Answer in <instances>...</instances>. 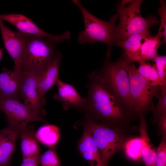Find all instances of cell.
I'll return each mask as SVG.
<instances>
[{
  "label": "cell",
  "instance_id": "21",
  "mask_svg": "<svg viewBox=\"0 0 166 166\" xmlns=\"http://www.w3.org/2000/svg\"><path fill=\"white\" fill-rule=\"evenodd\" d=\"M144 145L143 139L140 136H133L125 143L123 150L127 158L133 162L142 161V152Z\"/></svg>",
  "mask_w": 166,
  "mask_h": 166
},
{
  "label": "cell",
  "instance_id": "4",
  "mask_svg": "<svg viewBox=\"0 0 166 166\" xmlns=\"http://www.w3.org/2000/svg\"><path fill=\"white\" fill-rule=\"evenodd\" d=\"M24 36L21 72L38 77L57 54V44L46 38L24 33Z\"/></svg>",
  "mask_w": 166,
  "mask_h": 166
},
{
  "label": "cell",
  "instance_id": "18",
  "mask_svg": "<svg viewBox=\"0 0 166 166\" xmlns=\"http://www.w3.org/2000/svg\"><path fill=\"white\" fill-rule=\"evenodd\" d=\"M35 132L34 126L31 125L27 126L20 134L23 158L39 156L41 150L36 137Z\"/></svg>",
  "mask_w": 166,
  "mask_h": 166
},
{
  "label": "cell",
  "instance_id": "6",
  "mask_svg": "<svg viewBox=\"0 0 166 166\" xmlns=\"http://www.w3.org/2000/svg\"><path fill=\"white\" fill-rule=\"evenodd\" d=\"M142 1L132 0L127 6L119 2L117 3V14L119 18V23L116 31L117 42L132 35L150 31V28L159 24V22L155 16L150 15L146 18L142 16L140 6Z\"/></svg>",
  "mask_w": 166,
  "mask_h": 166
},
{
  "label": "cell",
  "instance_id": "1",
  "mask_svg": "<svg viewBox=\"0 0 166 166\" xmlns=\"http://www.w3.org/2000/svg\"><path fill=\"white\" fill-rule=\"evenodd\" d=\"M88 94L81 111L85 116L111 127L129 128L133 120L138 119L121 101L92 73L87 75Z\"/></svg>",
  "mask_w": 166,
  "mask_h": 166
},
{
  "label": "cell",
  "instance_id": "20",
  "mask_svg": "<svg viewBox=\"0 0 166 166\" xmlns=\"http://www.w3.org/2000/svg\"><path fill=\"white\" fill-rule=\"evenodd\" d=\"M38 141L49 147L55 145L58 141L60 134L58 128L51 124H45L40 127L35 132Z\"/></svg>",
  "mask_w": 166,
  "mask_h": 166
},
{
  "label": "cell",
  "instance_id": "11",
  "mask_svg": "<svg viewBox=\"0 0 166 166\" xmlns=\"http://www.w3.org/2000/svg\"><path fill=\"white\" fill-rule=\"evenodd\" d=\"M0 29L4 44L15 64L14 70L21 73V65L24 44V33L15 32L0 20Z\"/></svg>",
  "mask_w": 166,
  "mask_h": 166
},
{
  "label": "cell",
  "instance_id": "10",
  "mask_svg": "<svg viewBox=\"0 0 166 166\" xmlns=\"http://www.w3.org/2000/svg\"><path fill=\"white\" fill-rule=\"evenodd\" d=\"M37 76L22 72L19 93L24 104L34 113L42 117L46 113L42 106L37 88Z\"/></svg>",
  "mask_w": 166,
  "mask_h": 166
},
{
  "label": "cell",
  "instance_id": "23",
  "mask_svg": "<svg viewBox=\"0 0 166 166\" xmlns=\"http://www.w3.org/2000/svg\"><path fill=\"white\" fill-rule=\"evenodd\" d=\"M157 98L158 102L151 111L153 114L152 123H156L160 117L166 113V85L160 86V94Z\"/></svg>",
  "mask_w": 166,
  "mask_h": 166
},
{
  "label": "cell",
  "instance_id": "27",
  "mask_svg": "<svg viewBox=\"0 0 166 166\" xmlns=\"http://www.w3.org/2000/svg\"><path fill=\"white\" fill-rule=\"evenodd\" d=\"M154 166H166V137L161 138L156 149V157Z\"/></svg>",
  "mask_w": 166,
  "mask_h": 166
},
{
  "label": "cell",
  "instance_id": "14",
  "mask_svg": "<svg viewBox=\"0 0 166 166\" xmlns=\"http://www.w3.org/2000/svg\"><path fill=\"white\" fill-rule=\"evenodd\" d=\"M21 73L13 70L0 73V100L14 98L19 100V86Z\"/></svg>",
  "mask_w": 166,
  "mask_h": 166
},
{
  "label": "cell",
  "instance_id": "16",
  "mask_svg": "<svg viewBox=\"0 0 166 166\" xmlns=\"http://www.w3.org/2000/svg\"><path fill=\"white\" fill-rule=\"evenodd\" d=\"M19 136L8 127L0 130V166H10Z\"/></svg>",
  "mask_w": 166,
  "mask_h": 166
},
{
  "label": "cell",
  "instance_id": "25",
  "mask_svg": "<svg viewBox=\"0 0 166 166\" xmlns=\"http://www.w3.org/2000/svg\"><path fill=\"white\" fill-rule=\"evenodd\" d=\"M160 6L158 12L160 18V23L159 31L156 34L161 39L163 38V42L166 41V4L163 0L160 1Z\"/></svg>",
  "mask_w": 166,
  "mask_h": 166
},
{
  "label": "cell",
  "instance_id": "26",
  "mask_svg": "<svg viewBox=\"0 0 166 166\" xmlns=\"http://www.w3.org/2000/svg\"><path fill=\"white\" fill-rule=\"evenodd\" d=\"M162 85H166V56L158 55L153 61Z\"/></svg>",
  "mask_w": 166,
  "mask_h": 166
},
{
  "label": "cell",
  "instance_id": "22",
  "mask_svg": "<svg viewBox=\"0 0 166 166\" xmlns=\"http://www.w3.org/2000/svg\"><path fill=\"white\" fill-rule=\"evenodd\" d=\"M139 63L138 72L148 83L153 86L162 85L154 64L146 61Z\"/></svg>",
  "mask_w": 166,
  "mask_h": 166
},
{
  "label": "cell",
  "instance_id": "9",
  "mask_svg": "<svg viewBox=\"0 0 166 166\" xmlns=\"http://www.w3.org/2000/svg\"><path fill=\"white\" fill-rule=\"evenodd\" d=\"M0 20L10 23L22 33L46 38L56 44L61 42L70 38V34L68 31L60 35L47 33L39 28L29 18L20 14H0Z\"/></svg>",
  "mask_w": 166,
  "mask_h": 166
},
{
  "label": "cell",
  "instance_id": "7",
  "mask_svg": "<svg viewBox=\"0 0 166 166\" xmlns=\"http://www.w3.org/2000/svg\"><path fill=\"white\" fill-rule=\"evenodd\" d=\"M132 109L138 118L151 111L154 105L153 98L160 94V86L152 85L139 73L134 63H127Z\"/></svg>",
  "mask_w": 166,
  "mask_h": 166
},
{
  "label": "cell",
  "instance_id": "13",
  "mask_svg": "<svg viewBox=\"0 0 166 166\" xmlns=\"http://www.w3.org/2000/svg\"><path fill=\"white\" fill-rule=\"evenodd\" d=\"M55 85L57 92L54 94L53 99L60 101L65 110L72 106L81 112L85 104V98L79 94L73 85L63 82L59 78Z\"/></svg>",
  "mask_w": 166,
  "mask_h": 166
},
{
  "label": "cell",
  "instance_id": "3",
  "mask_svg": "<svg viewBox=\"0 0 166 166\" xmlns=\"http://www.w3.org/2000/svg\"><path fill=\"white\" fill-rule=\"evenodd\" d=\"M111 56V50L109 49L102 67L92 73L121 101L129 111L136 116L132 109L127 62L122 54L121 57L115 62L110 61Z\"/></svg>",
  "mask_w": 166,
  "mask_h": 166
},
{
  "label": "cell",
  "instance_id": "19",
  "mask_svg": "<svg viewBox=\"0 0 166 166\" xmlns=\"http://www.w3.org/2000/svg\"><path fill=\"white\" fill-rule=\"evenodd\" d=\"M144 40L139 52V63L146 61H153L158 55V48L164 43L157 34L154 36L151 35Z\"/></svg>",
  "mask_w": 166,
  "mask_h": 166
},
{
  "label": "cell",
  "instance_id": "17",
  "mask_svg": "<svg viewBox=\"0 0 166 166\" xmlns=\"http://www.w3.org/2000/svg\"><path fill=\"white\" fill-rule=\"evenodd\" d=\"M139 119L140 136L144 141L142 152V161L145 166H154L156 157V149L151 142L148 136L145 116L141 115L139 116Z\"/></svg>",
  "mask_w": 166,
  "mask_h": 166
},
{
  "label": "cell",
  "instance_id": "30",
  "mask_svg": "<svg viewBox=\"0 0 166 166\" xmlns=\"http://www.w3.org/2000/svg\"><path fill=\"white\" fill-rule=\"evenodd\" d=\"M132 1V0H122L120 3L122 5L125 6V4L129 2H131Z\"/></svg>",
  "mask_w": 166,
  "mask_h": 166
},
{
  "label": "cell",
  "instance_id": "24",
  "mask_svg": "<svg viewBox=\"0 0 166 166\" xmlns=\"http://www.w3.org/2000/svg\"><path fill=\"white\" fill-rule=\"evenodd\" d=\"M38 158L42 166H61L56 145L49 147L47 151L39 156Z\"/></svg>",
  "mask_w": 166,
  "mask_h": 166
},
{
  "label": "cell",
  "instance_id": "8",
  "mask_svg": "<svg viewBox=\"0 0 166 166\" xmlns=\"http://www.w3.org/2000/svg\"><path fill=\"white\" fill-rule=\"evenodd\" d=\"M0 111L6 116L7 127L20 137L22 132L29 123L34 122H46V121L33 112L19 100L14 98L0 100Z\"/></svg>",
  "mask_w": 166,
  "mask_h": 166
},
{
  "label": "cell",
  "instance_id": "2",
  "mask_svg": "<svg viewBox=\"0 0 166 166\" xmlns=\"http://www.w3.org/2000/svg\"><path fill=\"white\" fill-rule=\"evenodd\" d=\"M83 123L92 134L100 152L102 166H108L112 156L123 150L127 141L134 136L130 128L111 127L88 116Z\"/></svg>",
  "mask_w": 166,
  "mask_h": 166
},
{
  "label": "cell",
  "instance_id": "12",
  "mask_svg": "<svg viewBox=\"0 0 166 166\" xmlns=\"http://www.w3.org/2000/svg\"><path fill=\"white\" fill-rule=\"evenodd\" d=\"M62 58V54L58 52L53 60L37 77V88L42 107L46 104V93L56 84L59 78V69Z\"/></svg>",
  "mask_w": 166,
  "mask_h": 166
},
{
  "label": "cell",
  "instance_id": "31",
  "mask_svg": "<svg viewBox=\"0 0 166 166\" xmlns=\"http://www.w3.org/2000/svg\"><path fill=\"white\" fill-rule=\"evenodd\" d=\"M2 55V50L0 48V60L1 58Z\"/></svg>",
  "mask_w": 166,
  "mask_h": 166
},
{
  "label": "cell",
  "instance_id": "5",
  "mask_svg": "<svg viewBox=\"0 0 166 166\" xmlns=\"http://www.w3.org/2000/svg\"><path fill=\"white\" fill-rule=\"evenodd\" d=\"M81 11L84 21L85 29L79 33L78 42L82 44L88 43L93 44L101 42L106 44L110 49L116 45V22L118 16L113 14L109 21L100 19L87 10L77 0H72Z\"/></svg>",
  "mask_w": 166,
  "mask_h": 166
},
{
  "label": "cell",
  "instance_id": "15",
  "mask_svg": "<svg viewBox=\"0 0 166 166\" xmlns=\"http://www.w3.org/2000/svg\"><path fill=\"white\" fill-rule=\"evenodd\" d=\"M150 31L132 35L126 39L118 42L116 45L122 48V53L127 63L139 61V52L141 41L150 36Z\"/></svg>",
  "mask_w": 166,
  "mask_h": 166
},
{
  "label": "cell",
  "instance_id": "28",
  "mask_svg": "<svg viewBox=\"0 0 166 166\" xmlns=\"http://www.w3.org/2000/svg\"><path fill=\"white\" fill-rule=\"evenodd\" d=\"M158 133L161 138L166 137V113L157 120Z\"/></svg>",
  "mask_w": 166,
  "mask_h": 166
},
{
  "label": "cell",
  "instance_id": "29",
  "mask_svg": "<svg viewBox=\"0 0 166 166\" xmlns=\"http://www.w3.org/2000/svg\"><path fill=\"white\" fill-rule=\"evenodd\" d=\"M39 156L23 158V161L20 166H38L40 164Z\"/></svg>",
  "mask_w": 166,
  "mask_h": 166
}]
</instances>
